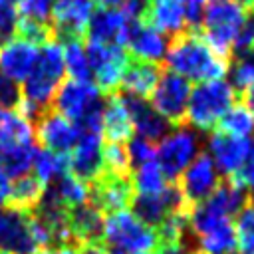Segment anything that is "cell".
I'll return each mask as SVG.
<instances>
[{"instance_id": "obj_36", "label": "cell", "mask_w": 254, "mask_h": 254, "mask_svg": "<svg viewBox=\"0 0 254 254\" xmlns=\"http://www.w3.org/2000/svg\"><path fill=\"white\" fill-rule=\"evenodd\" d=\"M155 143H151L149 139L141 137V135H135L127 141V153H129V163H131V169H137L141 167L143 163H149L155 159Z\"/></svg>"}, {"instance_id": "obj_37", "label": "cell", "mask_w": 254, "mask_h": 254, "mask_svg": "<svg viewBox=\"0 0 254 254\" xmlns=\"http://www.w3.org/2000/svg\"><path fill=\"white\" fill-rule=\"evenodd\" d=\"M54 2L56 0H20L18 2V16L20 18H28V20H36V22L50 24Z\"/></svg>"}, {"instance_id": "obj_15", "label": "cell", "mask_w": 254, "mask_h": 254, "mask_svg": "<svg viewBox=\"0 0 254 254\" xmlns=\"http://www.w3.org/2000/svg\"><path fill=\"white\" fill-rule=\"evenodd\" d=\"M117 95L125 103V107L129 111V117H131V123H133V129L141 137L149 139L151 143H157V141H161L163 137H167L171 133L173 125L167 119H163L151 107V103L145 97H139V95H133V93H127V91H117Z\"/></svg>"}, {"instance_id": "obj_44", "label": "cell", "mask_w": 254, "mask_h": 254, "mask_svg": "<svg viewBox=\"0 0 254 254\" xmlns=\"http://www.w3.org/2000/svg\"><path fill=\"white\" fill-rule=\"evenodd\" d=\"M242 103L250 109V113L254 115V91H248V93H242Z\"/></svg>"}, {"instance_id": "obj_29", "label": "cell", "mask_w": 254, "mask_h": 254, "mask_svg": "<svg viewBox=\"0 0 254 254\" xmlns=\"http://www.w3.org/2000/svg\"><path fill=\"white\" fill-rule=\"evenodd\" d=\"M131 185H133V190H137V194H159L169 185V181L165 179L157 159H153L133 171Z\"/></svg>"}, {"instance_id": "obj_41", "label": "cell", "mask_w": 254, "mask_h": 254, "mask_svg": "<svg viewBox=\"0 0 254 254\" xmlns=\"http://www.w3.org/2000/svg\"><path fill=\"white\" fill-rule=\"evenodd\" d=\"M125 16L129 20H143L145 18V12H147V6H149V0H123L121 4Z\"/></svg>"}, {"instance_id": "obj_12", "label": "cell", "mask_w": 254, "mask_h": 254, "mask_svg": "<svg viewBox=\"0 0 254 254\" xmlns=\"http://www.w3.org/2000/svg\"><path fill=\"white\" fill-rule=\"evenodd\" d=\"M34 141L52 153L69 155L79 141V129L58 111L48 109L34 123Z\"/></svg>"}, {"instance_id": "obj_13", "label": "cell", "mask_w": 254, "mask_h": 254, "mask_svg": "<svg viewBox=\"0 0 254 254\" xmlns=\"http://www.w3.org/2000/svg\"><path fill=\"white\" fill-rule=\"evenodd\" d=\"M89 185V202L97 206L103 214H113L125 210L133 198L131 177H117L109 173H101Z\"/></svg>"}, {"instance_id": "obj_8", "label": "cell", "mask_w": 254, "mask_h": 254, "mask_svg": "<svg viewBox=\"0 0 254 254\" xmlns=\"http://www.w3.org/2000/svg\"><path fill=\"white\" fill-rule=\"evenodd\" d=\"M190 81L185 79L183 75L171 71V69H163L161 77L157 81V85L151 91V107L163 117L167 119L171 125L179 127L185 125V115H187V105H189V97H190Z\"/></svg>"}, {"instance_id": "obj_27", "label": "cell", "mask_w": 254, "mask_h": 254, "mask_svg": "<svg viewBox=\"0 0 254 254\" xmlns=\"http://www.w3.org/2000/svg\"><path fill=\"white\" fill-rule=\"evenodd\" d=\"M36 179L48 187L65 173H69V157L67 155H58L48 149H36L34 153V163H32Z\"/></svg>"}, {"instance_id": "obj_38", "label": "cell", "mask_w": 254, "mask_h": 254, "mask_svg": "<svg viewBox=\"0 0 254 254\" xmlns=\"http://www.w3.org/2000/svg\"><path fill=\"white\" fill-rule=\"evenodd\" d=\"M22 99L18 81L0 71V109H16Z\"/></svg>"}, {"instance_id": "obj_28", "label": "cell", "mask_w": 254, "mask_h": 254, "mask_svg": "<svg viewBox=\"0 0 254 254\" xmlns=\"http://www.w3.org/2000/svg\"><path fill=\"white\" fill-rule=\"evenodd\" d=\"M216 129L222 131V133L246 139L248 135L254 133V115L250 113V109L242 101L232 103L228 107V111L222 115V119L218 121Z\"/></svg>"}, {"instance_id": "obj_50", "label": "cell", "mask_w": 254, "mask_h": 254, "mask_svg": "<svg viewBox=\"0 0 254 254\" xmlns=\"http://www.w3.org/2000/svg\"><path fill=\"white\" fill-rule=\"evenodd\" d=\"M248 198H250V204H254V189H252V194H250Z\"/></svg>"}, {"instance_id": "obj_23", "label": "cell", "mask_w": 254, "mask_h": 254, "mask_svg": "<svg viewBox=\"0 0 254 254\" xmlns=\"http://www.w3.org/2000/svg\"><path fill=\"white\" fill-rule=\"evenodd\" d=\"M101 135L111 143H125L133 137V123L129 111L117 93L105 95L101 115Z\"/></svg>"}, {"instance_id": "obj_22", "label": "cell", "mask_w": 254, "mask_h": 254, "mask_svg": "<svg viewBox=\"0 0 254 254\" xmlns=\"http://www.w3.org/2000/svg\"><path fill=\"white\" fill-rule=\"evenodd\" d=\"M145 24L161 32L163 36H177L187 30V18L183 0H149L145 18Z\"/></svg>"}, {"instance_id": "obj_4", "label": "cell", "mask_w": 254, "mask_h": 254, "mask_svg": "<svg viewBox=\"0 0 254 254\" xmlns=\"http://www.w3.org/2000/svg\"><path fill=\"white\" fill-rule=\"evenodd\" d=\"M246 6L236 0H212L204 6L200 20V36L222 58H232V44L242 24Z\"/></svg>"}, {"instance_id": "obj_25", "label": "cell", "mask_w": 254, "mask_h": 254, "mask_svg": "<svg viewBox=\"0 0 254 254\" xmlns=\"http://www.w3.org/2000/svg\"><path fill=\"white\" fill-rule=\"evenodd\" d=\"M44 189L46 187L36 179V175H22L8 185V189L2 196V202L6 208L32 212L38 206V202L42 200Z\"/></svg>"}, {"instance_id": "obj_52", "label": "cell", "mask_w": 254, "mask_h": 254, "mask_svg": "<svg viewBox=\"0 0 254 254\" xmlns=\"http://www.w3.org/2000/svg\"><path fill=\"white\" fill-rule=\"evenodd\" d=\"M189 254H202V252H198V250H192V252H189Z\"/></svg>"}, {"instance_id": "obj_11", "label": "cell", "mask_w": 254, "mask_h": 254, "mask_svg": "<svg viewBox=\"0 0 254 254\" xmlns=\"http://www.w3.org/2000/svg\"><path fill=\"white\" fill-rule=\"evenodd\" d=\"M129 206L133 210V216L151 228H157L171 212L190 210L177 183H169L159 194H133Z\"/></svg>"}, {"instance_id": "obj_33", "label": "cell", "mask_w": 254, "mask_h": 254, "mask_svg": "<svg viewBox=\"0 0 254 254\" xmlns=\"http://www.w3.org/2000/svg\"><path fill=\"white\" fill-rule=\"evenodd\" d=\"M228 73H230V85L234 91H238L240 95L254 91V56L252 54L238 58L232 64V67H228Z\"/></svg>"}, {"instance_id": "obj_20", "label": "cell", "mask_w": 254, "mask_h": 254, "mask_svg": "<svg viewBox=\"0 0 254 254\" xmlns=\"http://www.w3.org/2000/svg\"><path fill=\"white\" fill-rule=\"evenodd\" d=\"M67 224L79 246L87 244H103V228L105 214L93 206L89 200L67 210Z\"/></svg>"}, {"instance_id": "obj_9", "label": "cell", "mask_w": 254, "mask_h": 254, "mask_svg": "<svg viewBox=\"0 0 254 254\" xmlns=\"http://www.w3.org/2000/svg\"><path fill=\"white\" fill-rule=\"evenodd\" d=\"M220 177H218V171L210 159L208 153H198L190 165L181 173V177L175 181L185 202L190 206L202 202L204 198H208L214 189L220 185Z\"/></svg>"}, {"instance_id": "obj_30", "label": "cell", "mask_w": 254, "mask_h": 254, "mask_svg": "<svg viewBox=\"0 0 254 254\" xmlns=\"http://www.w3.org/2000/svg\"><path fill=\"white\" fill-rule=\"evenodd\" d=\"M64 64L65 69L69 71L71 79L75 81H91L93 79V71L85 54V46L83 40H69L64 44Z\"/></svg>"}, {"instance_id": "obj_6", "label": "cell", "mask_w": 254, "mask_h": 254, "mask_svg": "<svg viewBox=\"0 0 254 254\" xmlns=\"http://www.w3.org/2000/svg\"><path fill=\"white\" fill-rule=\"evenodd\" d=\"M196 155H198V137L196 131L187 123L175 127V131L163 137L155 151V159L169 183H175Z\"/></svg>"}, {"instance_id": "obj_32", "label": "cell", "mask_w": 254, "mask_h": 254, "mask_svg": "<svg viewBox=\"0 0 254 254\" xmlns=\"http://www.w3.org/2000/svg\"><path fill=\"white\" fill-rule=\"evenodd\" d=\"M101 173L117 175V177H131V163H129V153L125 143H111L105 141L101 147Z\"/></svg>"}, {"instance_id": "obj_51", "label": "cell", "mask_w": 254, "mask_h": 254, "mask_svg": "<svg viewBox=\"0 0 254 254\" xmlns=\"http://www.w3.org/2000/svg\"><path fill=\"white\" fill-rule=\"evenodd\" d=\"M230 254H248V252H242V250H232Z\"/></svg>"}, {"instance_id": "obj_19", "label": "cell", "mask_w": 254, "mask_h": 254, "mask_svg": "<svg viewBox=\"0 0 254 254\" xmlns=\"http://www.w3.org/2000/svg\"><path fill=\"white\" fill-rule=\"evenodd\" d=\"M129 22L131 20L119 8H97L91 12L87 22V42L125 46Z\"/></svg>"}, {"instance_id": "obj_49", "label": "cell", "mask_w": 254, "mask_h": 254, "mask_svg": "<svg viewBox=\"0 0 254 254\" xmlns=\"http://www.w3.org/2000/svg\"><path fill=\"white\" fill-rule=\"evenodd\" d=\"M183 2H198V4H204L206 0H183Z\"/></svg>"}, {"instance_id": "obj_1", "label": "cell", "mask_w": 254, "mask_h": 254, "mask_svg": "<svg viewBox=\"0 0 254 254\" xmlns=\"http://www.w3.org/2000/svg\"><path fill=\"white\" fill-rule=\"evenodd\" d=\"M165 64L167 69L196 83L222 79L230 67V60L218 56L204 42L198 30L189 28L169 40Z\"/></svg>"}, {"instance_id": "obj_24", "label": "cell", "mask_w": 254, "mask_h": 254, "mask_svg": "<svg viewBox=\"0 0 254 254\" xmlns=\"http://www.w3.org/2000/svg\"><path fill=\"white\" fill-rule=\"evenodd\" d=\"M161 71H163V67L159 64L129 58V64L121 77L119 91H127V93H133L139 97H149L161 77Z\"/></svg>"}, {"instance_id": "obj_53", "label": "cell", "mask_w": 254, "mask_h": 254, "mask_svg": "<svg viewBox=\"0 0 254 254\" xmlns=\"http://www.w3.org/2000/svg\"><path fill=\"white\" fill-rule=\"evenodd\" d=\"M0 204H2V196H0Z\"/></svg>"}, {"instance_id": "obj_14", "label": "cell", "mask_w": 254, "mask_h": 254, "mask_svg": "<svg viewBox=\"0 0 254 254\" xmlns=\"http://www.w3.org/2000/svg\"><path fill=\"white\" fill-rule=\"evenodd\" d=\"M0 250L6 254H36L38 246L30 232L28 212L2 208L0 210Z\"/></svg>"}, {"instance_id": "obj_26", "label": "cell", "mask_w": 254, "mask_h": 254, "mask_svg": "<svg viewBox=\"0 0 254 254\" xmlns=\"http://www.w3.org/2000/svg\"><path fill=\"white\" fill-rule=\"evenodd\" d=\"M36 145L32 143H10L0 147V165L8 179H18L22 175H28L34 163Z\"/></svg>"}, {"instance_id": "obj_54", "label": "cell", "mask_w": 254, "mask_h": 254, "mask_svg": "<svg viewBox=\"0 0 254 254\" xmlns=\"http://www.w3.org/2000/svg\"><path fill=\"white\" fill-rule=\"evenodd\" d=\"M0 254H6V252H0Z\"/></svg>"}, {"instance_id": "obj_34", "label": "cell", "mask_w": 254, "mask_h": 254, "mask_svg": "<svg viewBox=\"0 0 254 254\" xmlns=\"http://www.w3.org/2000/svg\"><path fill=\"white\" fill-rule=\"evenodd\" d=\"M234 230L240 250L254 254V204L246 202L244 208L234 216Z\"/></svg>"}, {"instance_id": "obj_46", "label": "cell", "mask_w": 254, "mask_h": 254, "mask_svg": "<svg viewBox=\"0 0 254 254\" xmlns=\"http://www.w3.org/2000/svg\"><path fill=\"white\" fill-rule=\"evenodd\" d=\"M109 254H149V252H119V250H109Z\"/></svg>"}, {"instance_id": "obj_45", "label": "cell", "mask_w": 254, "mask_h": 254, "mask_svg": "<svg viewBox=\"0 0 254 254\" xmlns=\"http://www.w3.org/2000/svg\"><path fill=\"white\" fill-rule=\"evenodd\" d=\"M8 185H10V181H8V175L4 173V169H2V165H0V196H4V192H6Z\"/></svg>"}, {"instance_id": "obj_17", "label": "cell", "mask_w": 254, "mask_h": 254, "mask_svg": "<svg viewBox=\"0 0 254 254\" xmlns=\"http://www.w3.org/2000/svg\"><path fill=\"white\" fill-rule=\"evenodd\" d=\"M167 40L161 32L145 24L143 20H131L127 38H125V50L135 60H145L159 64L167 54Z\"/></svg>"}, {"instance_id": "obj_18", "label": "cell", "mask_w": 254, "mask_h": 254, "mask_svg": "<svg viewBox=\"0 0 254 254\" xmlns=\"http://www.w3.org/2000/svg\"><path fill=\"white\" fill-rule=\"evenodd\" d=\"M101 133L79 131V141L69 157V173L83 183H91L103 171L101 165Z\"/></svg>"}, {"instance_id": "obj_31", "label": "cell", "mask_w": 254, "mask_h": 254, "mask_svg": "<svg viewBox=\"0 0 254 254\" xmlns=\"http://www.w3.org/2000/svg\"><path fill=\"white\" fill-rule=\"evenodd\" d=\"M50 187L58 192L60 200L67 208L79 206V204H83V202L89 200V185L83 183L81 179L73 177L71 173H65L64 177H60L58 181H54Z\"/></svg>"}, {"instance_id": "obj_10", "label": "cell", "mask_w": 254, "mask_h": 254, "mask_svg": "<svg viewBox=\"0 0 254 254\" xmlns=\"http://www.w3.org/2000/svg\"><path fill=\"white\" fill-rule=\"evenodd\" d=\"M91 12V0H56L50 16L54 40L62 44L69 40H83Z\"/></svg>"}, {"instance_id": "obj_55", "label": "cell", "mask_w": 254, "mask_h": 254, "mask_svg": "<svg viewBox=\"0 0 254 254\" xmlns=\"http://www.w3.org/2000/svg\"><path fill=\"white\" fill-rule=\"evenodd\" d=\"M252 52H254V50H252Z\"/></svg>"}, {"instance_id": "obj_40", "label": "cell", "mask_w": 254, "mask_h": 254, "mask_svg": "<svg viewBox=\"0 0 254 254\" xmlns=\"http://www.w3.org/2000/svg\"><path fill=\"white\" fill-rule=\"evenodd\" d=\"M228 179H234L244 189H254V139L250 141V147H248V153H246V159H244L240 171Z\"/></svg>"}, {"instance_id": "obj_7", "label": "cell", "mask_w": 254, "mask_h": 254, "mask_svg": "<svg viewBox=\"0 0 254 254\" xmlns=\"http://www.w3.org/2000/svg\"><path fill=\"white\" fill-rule=\"evenodd\" d=\"M85 54L95 77V87L103 95H111L119 91L123 71L129 64V52L125 46L117 44H99V42H87Z\"/></svg>"}, {"instance_id": "obj_3", "label": "cell", "mask_w": 254, "mask_h": 254, "mask_svg": "<svg viewBox=\"0 0 254 254\" xmlns=\"http://www.w3.org/2000/svg\"><path fill=\"white\" fill-rule=\"evenodd\" d=\"M236 91L224 79L196 83L190 89L185 121L198 131H214L222 115L234 103Z\"/></svg>"}, {"instance_id": "obj_35", "label": "cell", "mask_w": 254, "mask_h": 254, "mask_svg": "<svg viewBox=\"0 0 254 254\" xmlns=\"http://www.w3.org/2000/svg\"><path fill=\"white\" fill-rule=\"evenodd\" d=\"M252 50H254V6H246L242 24L232 44V54L242 58V56H248Z\"/></svg>"}, {"instance_id": "obj_43", "label": "cell", "mask_w": 254, "mask_h": 254, "mask_svg": "<svg viewBox=\"0 0 254 254\" xmlns=\"http://www.w3.org/2000/svg\"><path fill=\"white\" fill-rule=\"evenodd\" d=\"M93 4H97L99 8H117L123 4V0H91Z\"/></svg>"}, {"instance_id": "obj_47", "label": "cell", "mask_w": 254, "mask_h": 254, "mask_svg": "<svg viewBox=\"0 0 254 254\" xmlns=\"http://www.w3.org/2000/svg\"><path fill=\"white\" fill-rule=\"evenodd\" d=\"M20 0H0V4H8V6H18Z\"/></svg>"}, {"instance_id": "obj_16", "label": "cell", "mask_w": 254, "mask_h": 254, "mask_svg": "<svg viewBox=\"0 0 254 254\" xmlns=\"http://www.w3.org/2000/svg\"><path fill=\"white\" fill-rule=\"evenodd\" d=\"M250 141L244 137H234L228 133H222L218 129H214L208 137V155L216 167L218 173H222L226 179L234 177L248 153Z\"/></svg>"}, {"instance_id": "obj_42", "label": "cell", "mask_w": 254, "mask_h": 254, "mask_svg": "<svg viewBox=\"0 0 254 254\" xmlns=\"http://www.w3.org/2000/svg\"><path fill=\"white\" fill-rule=\"evenodd\" d=\"M36 254H77V252L69 248H40Z\"/></svg>"}, {"instance_id": "obj_2", "label": "cell", "mask_w": 254, "mask_h": 254, "mask_svg": "<svg viewBox=\"0 0 254 254\" xmlns=\"http://www.w3.org/2000/svg\"><path fill=\"white\" fill-rule=\"evenodd\" d=\"M64 73H65V64L60 42L54 40L44 44L36 56V64L30 75L24 79V87L20 89L22 99L36 105L40 111L52 109V99L64 79Z\"/></svg>"}, {"instance_id": "obj_5", "label": "cell", "mask_w": 254, "mask_h": 254, "mask_svg": "<svg viewBox=\"0 0 254 254\" xmlns=\"http://www.w3.org/2000/svg\"><path fill=\"white\" fill-rule=\"evenodd\" d=\"M103 244L119 252H159V236L155 228L143 224L129 210H119L105 216Z\"/></svg>"}, {"instance_id": "obj_48", "label": "cell", "mask_w": 254, "mask_h": 254, "mask_svg": "<svg viewBox=\"0 0 254 254\" xmlns=\"http://www.w3.org/2000/svg\"><path fill=\"white\" fill-rule=\"evenodd\" d=\"M242 6H254V0H238Z\"/></svg>"}, {"instance_id": "obj_21", "label": "cell", "mask_w": 254, "mask_h": 254, "mask_svg": "<svg viewBox=\"0 0 254 254\" xmlns=\"http://www.w3.org/2000/svg\"><path fill=\"white\" fill-rule=\"evenodd\" d=\"M36 56L38 46L14 36L0 46V71L14 81H24L36 64Z\"/></svg>"}, {"instance_id": "obj_39", "label": "cell", "mask_w": 254, "mask_h": 254, "mask_svg": "<svg viewBox=\"0 0 254 254\" xmlns=\"http://www.w3.org/2000/svg\"><path fill=\"white\" fill-rule=\"evenodd\" d=\"M18 6L0 4V46L14 38L18 26Z\"/></svg>"}]
</instances>
